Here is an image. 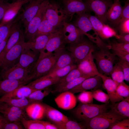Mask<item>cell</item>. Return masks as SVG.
Returning a JSON list of instances; mask_svg holds the SVG:
<instances>
[{
    "label": "cell",
    "mask_w": 129,
    "mask_h": 129,
    "mask_svg": "<svg viewBox=\"0 0 129 129\" xmlns=\"http://www.w3.org/2000/svg\"><path fill=\"white\" fill-rule=\"evenodd\" d=\"M0 113L9 122L21 121L23 118H26L24 109L3 102H0Z\"/></svg>",
    "instance_id": "12"
},
{
    "label": "cell",
    "mask_w": 129,
    "mask_h": 129,
    "mask_svg": "<svg viewBox=\"0 0 129 129\" xmlns=\"http://www.w3.org/2000/svg\"><path fill=\"white\" fill-rule=\"evenodd\" d=\"M102 81L98 75L87 78L80 84L68 91L75 94V93L99 88L102 85Z\"/></svg>",
    "instance_id": "20"
},
{
    "label": "cell",
    "mask_w": 129,
    "mask_h": 129,
    "mask_svg": "<svg viewBox=\"0 0 129 129\" xmlns=\"http://www.w3.org/2000/svg\"><path fill=\"white\" fill-rule=\"evenodd\" d=\"M75 63V60L72 55L68 51L65 49L48 74Z\"/></svg>",
    "instance_id": "26"
},
{
    "label": "cell",
    "mask_w": 129,
    "mask_h": 129,
    "mask_svg": "<svg viewBox=\"0 0 129 129\" xmlns=\"http://www.w3.org/2000/svg\"><path fill=\"white\" fill-rule=\"evenodd\" d=\"M88 16L95 32L102 38L104 23L97 17L89 15Z\"/></svg>",
    "instance_id": "41"
},
{
    "label": "cell",
    "mask_w": 129,
    "mask_h": 129,
    "mask_svg": "<svg viewBox=\"0 0 129 129\" xmlns=\"http://www.w3.org/2000/svg\"><path fill=\"white\" fill-rule=\"evenodd\" d=\"M59 28H56L50 24L45 18L44 15L43 18L37 30L35 38L40 35L54 33L57 31Z\"/></svg>",
    "instance_id": "34"
},
{
    "label": "cell",
    "mask_w": 129,
    "mask_h": 129,
    "mask_svg": "<svg viewBox=\"0 0 129 129\" xmlns=\"http://www.w3.org/2000/svg\"><path fill=\"white\" fill-rule=\"evenodd\" d=\"M83 75L82 73L77 68L75 69L64 76L61 78L58 82L54 85V89L52 90H56L64 86L74 79Z\"/></svg>",
    "instance_id": "31"
},
{
    "label": "cell",
    "mask_w": 129,
    "mask_h": 129,
    "mask_svg": "<svg viewBox=\"0 0 129 129\" xmlns=\"http://www.w3.org/2000/svg\"><path fill=\"white\" fill-rule=\"evenodd\" d=\"M49 87L43 90H38L33 92L27 97L31 103L34 102H41L43 98L48 96L52 91Z\"/></svg>",
    "instance_id": "33"
},
{
    "label": "cell",
    "mask_w": 129,
    "mask_h": 129,
    "mask_svg": "<svg viewBox=\"0 0 129 129\" xmlns=\"http://www.w3.org/2000/svg\"><path fill=\"white\" fill-rule=\"evenodd\" d=\"M40 54L39 52L31 50L24 43L19 61L17 64L28 70L37 60Z\"/></svg>",
    "instance_id": "21"
},
{
    "label": "cell",
    "mask_w": 129,
    "mask_h": 129,
    "mask_svg": "<svg viewBox=\"0 0 129 129\" xmlns=\"http://www.w3.org/2000/svg\"><path fill=\"white\" fill-rule=\"evenodd\" d=\"M113 2V0H85L84 3L89 11L94 12L97 17L106 24L107 22V13Z\"/></svg>",
    "instance_id": "9"
},
{
    "label": "cell",
    "mask_w": 129,
    "mask_h": 129,
    "mask_svg": "<svg viewBox=\"0 0 129 129\" xmlns=\"http://www.w3.org/2000/svg\"><path fill=\"white\" fill-rule=\"evenodd\" d=\"M45 0H31L25 6L22 13L19 15L18 20L24 28L36 14L43 2Z\"/></svg>",
    "instance_id": "10"
},
{
    "label": "cell",
    "mask_w": 129,
    "mask_h": 129,
    "mask_svg": "<svg viewBox=\"0 0 129 129\" xmlns=\"http://www.w3.org/2000/svg\"><path fill=\"white\" fill-rule=\"evenodd\" d=\"M77 67V65L73 64L58 69L42 77L48 78H61L67 75L71 70Z\"/></svg>",
    "instance_id": "35"
},
{
    "label": "cell",
    "mask_w": 129,
    "mask_h": 129,
    "mask_svg": "<svg viewBox=\"0 0 129 129\" xmlns=\"http://www.w3.org/2000/svg\"><path fill=\"white\" fill-rule=\"evenodd\" d=\"M0 102L7 103L13 106L24 109L31 103L27 98H7L2 100Z\"/></svg>",
    "instance_id": "36"
},
{
    "label": "cell",
    "mask_w": 129,
    "mask_h": 129,
    "mask_svg": "<svg viewBox=\"0 0 129 129\" xmlns=\"http://www.w3.org/2000/svg\"><path fill=\"white\" fill-rule=\"evenodd\" d=\"M109 103L98 104L79 102L72 112L77 120L85 124L91 118L107 111L109 109Z\"/></svg>",
    "instance_id": "2"
},
{
    "label": "cell",
    "mask_w": 129,
    "mask_h": 129,
    "mask_svg": "<svg viewBox=\"0 0 129 129\" xmlns=\"http://www.w3.org/2000/svg\"><path fill=\"white\" fill-rule=\"evenodd\" d=\"M92 92L93 98L97 101L105 103H109V98L108 94L99 88L92 90Z\"/></svg>",
    "instance_id": "42"
},
{
    "label": "cell",
    "mask_w": 129,
    "mask_h": 129,
    "mask_svg": "<svg viewBox=\"0 0 129 129\" xmlns=\"http://www.w3.org/2000/svg\"><path fill=\"white\" fill-rule=\"evenodd\" d=\"M28 70L16 64L9 68L0 71V79L25 81L28 82Z\"/></svg>",
    "instance_id": "13"
},
{
    "label": "cell",
    "mask_w": 129,
    "mask_h": 129,
    "mask_svg": "<svg viewBox=\"0 0 129 129\" xmlns=\"http://www.w3.org/2000/svg\"><path fill=\"white\" fill-rule=\"evenodd\" d=\"M28 83L25 81L0 79V96L1 97Z\"/></svg>",
    "instance_id": "23"
},
{
    "label": "cell",
    "mask_w": 129,
    "mask_h": 129,
    "mask_svg": "<svg viewBox=\"0 0 129 129\" xmlns=\"http://www.w3.org/2000/svg\"><path fill=\"white\" fill-rule=\"evenodd\" d=\"M53 33L38 36L32 41L25 42V45L31 50L40 53L44 48Z\"/></svg>",
    "instance_id": "24"
},
{
    "label": "cell",
    "mask_w": 129,
    "mask_h": 129,
    "mask_svg": "<svg viewBox=\"0 0 129 129\" xmlns=\"http://www.w3.org/2000/svg\"><path fill=\"white\" fill-rule=\"evenodd\" d=\"M21 2L9 3L5 1L0 3V21L2 20L5 15L8 12L16 8Z\"/></svg>",
    "instance_id": "39"
},
{
    "label": "cell",
    "mask_w": 129,
    "mask_h": 129,
    "mask_svg": "<svg viewBox=\"0 0 129 129\" xmlns=\"http://www.w3.org/2000/svg\"><path fill=\"white\" fill-rule=\"evenodd\" d=\"M62 9L67 19L70 17L71 19L74 14L86 13L89 11L86 4L82 0H62Z\"/></svg>",
    "instance_id": "14"
},
{
    "label": "cell",
    "mask_w": 129,
    "mask_h": 129,
    "mask_svg": "<svg viewBox=\"0 0 129 129\" xmlns=\"http://www.w3.org/2000/svg\"><path fill=\"white\" fill-rule=\"evenodd\" d=\"M77 14V16L73 24L74 25L83 32L87 33L91 30L94 31L88 14L86 13H82Z\"/></svg>",
    "instance_id": "29"
},
{
    "label": "cell",
    "mask_w": 129,
    "mask_h": 129,
    "mask_svg": "<svg viewBox=\"0 0 129 129\" xmlns=\"http://www.w3.org/2000/svg\"><path fill=\"white\" fill-rule=\"evenodd\" d=\"M25 129L20 121H7L5 124L3 128V129Z\"/></svg>",
    "instance_id": "50"
},
{
    "label": "cell",
    "mask_w": 129,
    "mask_h": 129,
    "mask_svg": "<svg viewBox=\"0 0 129 129\" xmlns=\"http://www.w3.org/2000/svg\"><path fill=\"white\" fill-rule=\"evenodd\" d=\"M63 32L66 44L76 42L83 37L82 32L73 24L64 21L62 23Z\"/></svg>",
    "instance_id": "17"
},
{
    "label": "cell",
    "mask_w": 129,
    "mask_h": 129,
    "mask_svg": "<svg viewBox=\"0 0 129 129\" xmlns=\"http://www.w3.org/2000/svg\"><path fill=\"white\" fill-rule=\"evenodd\" d=\"M6 0H0V3L5 1Z\"/></svg>",
    "instance_id": "59"
},
{
    "label": "cell",
    "mask_w": 129,
    "mask_h": 129,
    "mask_svg": "<svg viewBox=\"0 0 129 129\" xmlns=\"http://www.w3.org/2000/svg\"><path fill=\"white\" fill-rule=\"evenodd\" d=\"M110 75L112 79L118 84L124 81V80L123 72L118 63L114 66Z\"/></svg>",
    "instance_id": "40"
},
{
    "label": "cell",
    "mask_w": 129,
    "mask_h": 129,
    "mask_svg": "<svg viewBox=\"0 0 129 129\" xmlns=\"http://www.w3.org/2000/svg\"><path fill=\"white\" fill-rule=\"evenodd\" d=\"M49 3V0H45L36 14L28 23L24 31L25 42L32 41L34 39L37 30L43 18L46 8Z\"/></svg>",
    "instance_id": "7"
},
{
    "label": "cell",
    "mask_w": 129,
    "mask_h": 129,
    "mask_svg": "<svg viewBox=\"0 0 129 129\" xmlns=\"http://www.w3.org/2000/svg\"><path fill=\"white\" fill-rule=\"evenodd\" d=\"M8 121L1 114H0V129H3L4 126Z\"/></svg>",
    "instance_id": "56"
},
{
    "label": "cell",
    "mask_w": 129,
    "mask_h": 129,
    "mask_svg": "<svg viewBox=\"0 0 129 129\" xmlns=\"http://www.w3.org/2000/svg\"><path fill=\"white\" fill-rule=\"evenodd\" d=\"M45 129H58V127L54 124L46 121H42Z\"/></svg>",
    "instance_id": "55"
},
{
    "label": "cell",
    "mask_w": 129,
    "mask_h": 129,
    "mask_svg": "<svg viewBox=\"0 0 129 129\" xmlns=\"http://www.w3.org/2000/svg\"><path fill=\"white\" fill-rule=\"evenodd\" d=\"M62 26L57 32L52 33L44 48L40 52L38 58L49 55L62 49L65 48Z\"/></svg>",
    "instance_id": "6"
},
{
    "label": "cell",
    "mask_w": 129,
    "mask_h": 129,
    "mask_svg": "<svg viewBox=\"0 0 129 129\" xmlns=\"http://www.w3.org/2000/svg\"><path fill=\"white\" fill-rule=\"evenodd\" d=\"M58 107L64 110H69L75 108L77 99L74 94L68 91L61 92L54 99Z\"/></svg>",
    "instance_id": "19"
},
{
    "label": "cell",
    "mask_w": 129,
    "mask_h": 129,
    "mask_svg": "<svg viewBox=\"0 0 129 129\" xmlns=\"http://www.w3.org/2000/svg\"><path fill=\"white\" fill-rule=\"evenodd\" d=\"M118 35L114 30L108 25L104 23L102 38L107 39L113 37H115L117 38Z\"/></svg>",
    "instance_id": "45"
},
{
    "label": "cell",
    "mask_w": 129,
    "mask_h": 129,
    "mask_svg": "<svg viewBox=\"0 0 129 129\" xmlns=\"http://www.w3.org/2000/svg\"><path fill=\"white\" fill-rule=\"evenodd\" d=\"M128 19H129V2L128 0L125 2L123 7L121 18L117 26L120 23Z\"/></svg>",
    "instance_id": "52"
},
{
    "label": "cell",
    "mask_w": 129,
    "mask_h": 129,
    "mask_svg": "<svg viewBox=\"0 0 129 129\" xmlns=\"http://www.w3.org/2000/svg\"><path fill=\"white\" fill-rule=\"evenodd\" d=\"M107 46L109 49L122 50L129 53V43L115 42L111 43Z\"/></svg>",
    "instance_id": "44"
},
{
    "label": "cell",
    "mask_w": 129,
    "mask_h": 129,
    "mask_svg": "<svg viewBox=\"0 0 129 129\" xmlns=\"http://www.w3.org/2000/svg\"><path fill=\"white\" fill-rule=\"evenodd\" d=\"M25 129H45L40 120L32 119L28 120L23 118L21 121Z\"/></svg>",
    "instance_id": "38"
},
{
    "label": "cell",
    "mask_w": 129,
    "mask_h": 129,
    "mask_svg": "<svg viewBox=\"0 0 129 129\" xmlns=\"http://www.w3.org/2000/svg\"><path fill=\"white\" fill-rule=\"evenodd\" d=\"M26 0H6V1H10L12 2H16L22 1Z\"/></svg>",
    "instance_id": "58"
},
{
    "label": "cell",
    "mask_w": 129,
    "mask_h": 129,
    "mask_svg": "<svg viewBox=\"0 0 129 129\" xmlns=\"http://www.w3.org/2000/svg\"><path fill=\"white\" fill-rule=\"evenodd\" d=\"M65 49H60L49 55L38 58L28 69L29 81L33 79L36 80L48 74Z\"/></svg>",
    "instance_id": "1"
},
{
    "label": "cell",
    "mask_w": 129,
    "mask_h": 129,
    "mask_svg": "<svg viewBox=\"0 0 129 129\" xmlns=\"http://www.w3.org/2000/svg\"><path fill=\"white\" fill-rule=\"evenodd\" d=\"M26 113L32 119L40 120L45 116V108L41 102H34L29 104L25 108Z\"/></svg>",
    "instance_id": "25"
},
{
    "label": "cell",
    "mask_w": 129,
    "mask_h": 129,
    "mask_svg": "<svg viewBox=\"0 0 129 129\" xmlns=\"http://www.w3.org/2000/svg\"><path fill=\"white\" fill-rule=\"evenodd\" d=\"M106 14L107 22L117 27L121 18L123 7L119 0H113Z\"/></svg>",
    "instance_id": "22"
},
{
    "label": "cell",
    "mask_w": 129,
    "mask_h": 129,
    "mask_svg": "<svg viewBox=\"0 0 129 129\" xmlns=\"http://www.w3.org/2000/svg\"><path fill=\"white\" fill-rule=\"evenodd\" d=\"M117 27L120 34L129 33V19L120 23Z\"/></svg>",
    "instance_id": "51"
},
{
    "label": "cell",
    "mask_w": 129,
    "mask_h": 129,
    "mask_svg": "<svg viewBox=\"0 0 129 129\" xmlns=\"http://www.w3.org/2000/svg\"><path fill=\"white\" fill-rule=\"evenodd\" d=\"M45 108V116L59 129H65L66 123L69 120L67 117L54 108L43 103Z\"/></svg>",
    "instance_id": "15"
},
{
    "label": "cell",
    "mask_w": 129,
    "mask_h": 129,
    "mask_svg": "<svg viewBox=\"0 0 129 129\" xmlns=\"http://www.w3.org/2000/svg\"><path fill=\"white\" fill-rule=\"evenodd\" d=\"M108 48H102L93 54L99 69L105 75H109L113 69L116 55Z\"/></svg>",
    "instance_id": "5"
},
{
    "label": "cell",
    "mask_w": 129,
    "mask_h": 129,
    "mask_svg": "<svg viewBox=\"0 0 129 129\" xmlns=\"http://www.w3.org/2000/svg\"><path fill=\"white\" fill-rule=\"evenodd\" d=\"M117 91L118 94L124 98L129 96V86L124 81L119 84Z\"/></svg>",
    "instance_id": "46"
},
{
    "label": "cell",
    "mask_w": 129,
    "mask_h": 129,
    "mask_svg": "<svg viewBox=\"0 0 129 129\" xmlns=\"http://www.w3.org/2000/svg\"><path fill=\"white\" fill-rule=\"evenodd\" d=\"M113 53L119 59L129 62V53L120 50H113Z\"/></svg>",
    "instance_id": "53"
},
{
    "label": "cell",
    "mask_w": 129,
    "mask_h": 129,
    "mask_svg": "<svg viewBox=\"0 0 129 129\" xmlns=\"http://www.w3.org/2000/svg\"><path fill=\"white\" fill-rule=\"evenodd\" d=\"M18 16L19 15L5 22L0 26V43L11 33L13 24L18 19Z\"/></svg>",
    "instance_id": "32"
},
{
    "label": "cell",
    "mask_w": 129,
    "mask_h": 129,
    "mask_svg": "<svg viewBox=\"0 0 129 129\" xmlns=\"http://www.w3.org/2000/svg\"><path fill=\"white\" fill-rule=\"evenodd\" d=\"M61 78H48L41 77L30 82L27 85L36 90H43L57 84Z\"/></svg>",
    "instance_id": "27"
},
{
    "label": "cell",
    "mask_w": 129,
    "mask_h": 129,
    "mask_svg": "<svg viewBox=\"0 0 129 129\" xmlns=\"http://www.w3.org/2000/svg\"><path fill=\"white\" fill-rule=\"evenodd\" d=\"M65 129H86V127L84 123L69 120L65 124Z\"/></svg>",
    "instance_id": "48"
},
{
    "label": "cell",
    "mask_w": 129,
    "mask_h": 129,
    "mask_svg": "<svg viewBox=\"0 0 129 129\" xmlns=\"http://www.w3.org/2000/svg\"><path fill=\"white\" fill-rule=\"evenodd\" d=\"M65 49L71 54L75 63L78 64L91 50H94L93 43L83 37L77 42L67 44Z\"/></svg>",
    "instance_id": "4"
},
{
    "label": "cell",
    "mask_w": 129,
    "mask_h": 129,
    "mask_svg": "<svg viewBox=\"0 0 129 129\" xmlns=\"http://www.w3.org/2000/svg\"><path fill=\"white\" fill-rule=\"evenodd\" d=\"M126 118L109 109L106 112L91 118L85 124L86 129H108L114 123Z\"/></svg>",
    "instance_id": "3"
},
{
    "label": "cell",
    "mask_w": 129,
    "mask_h": 129,
    "mask_svg": "<svg viewBox=\"0 0 129 129\" xmlns=\"http://www.w3.org/2000/svg\"><path fill=\"white\" fill-rule=\"evenodd\" d=\"M44 16L49 23L59 29L62 26V23L67 18L62 8L56 3H49L46 7Z\"/></svg>",
    "instance_id": "8"
},
{
    "label": "cell",
    "mask_w": 129,
    "mask_h": 129,
    "mask_svg": "<svg viewBox=\"0 0 129 129\" xmlns=\"http://www.w3.org/2000/svg\"><path fill=\"white\" fill-rule=\"evenodd\" d=\"M36 90H38L32 88L27 85H23L1 97L0 98V101L7 98H27L31 93Z\"/></svg>",
    "instance_id": "28"
},
{
    "label": "cell",
    "mask_w": 129,
    "mask_h": 129,
    "mask_svg": "<svg viewBox=\"0 0 129 129\" xmlns=\"http://www.w3.org/2000/svg\"><path fill=\"white\" fill-rule=\"evenodd\" d=\"M117 39L119 42L129 43V33L119 34Z\"/></svg>",
    "instance_id": "54"
},
{
    "label": "cell",
    "mask_w": 129,
    "mask_h": 129,
    "mask_svg": "<svg viewBox=\"0 0 129 129\" xmlns=\"http://www.w3.org/2000/svg\"><path fill=\"white\" fill-rule=\"evenodd\" d=\"M77 98L80 102L84 103H92L93 102V98L91 91L81 92L78 96Z\"/></svg>",
    "instance_id": "43"
},
{
    "label": "cell",
    "mask_w": 129,
    "mask_h": 129,
    "mask_svg": "<svg viewBox=\"0 0 129 129\" xmlns=\"http://www.w3.org/2000/svg\"><path fill=\"white\" fill-rule=\"evenodd\" d=\"M109 129H129V119L126 118L118 121L112 124Z\"/></svg>",
    "instance_id": "47"
},
{
    "label": "cell",
    "mask_w": 129,
    "mask_h": 129,
    "mask_svg": "<svg viewBox=\"0 0 129 129\" xmlns=\"http://www.w3.org/2000/svg\"><path fill=\"white\" fill-rule=\"evenodd\" d=\"M118 103H109V109L118 114L126 118H129V96Z\"/></svg>",
    "instance_id": "30"
},
{
    "label": "cell",
    "mask_w": 129,
    "mask_h": 129,
    "mask_svg": "<svg viewBox=\"0 0 129 129\" xmlns=\"http://www.w3.org/2000/svg\"><path fill=\"white\" fill-rule=\"evenodd\" d=\"M25 40L15 45L9 51L5 56L0 68V71L11 67L19 62Z\"/></svg>",
    "instance_id": "11"
},
{
    "label": "cell",
    "mask_w": 129,
    "mask_h": 129,
    "mask_svg": "<svg viewBox=\"0 0 129 129\" xmlns=\"http://www.w3.org/2000/svg\"><path fill=\"white\" fill-rule=\"evenodd\" d=\"M89 78V77L88 76L83 75L76 78L58 89L54 91L52 90L51 93H61L69 91L80 84L86 79Z\"/></svg>",
    "instance_id": "37"
},
{
    "label": "cell",
    "mask_w": 129,
    "mask_h": 129,
    "mask_svg": "<svg viewBox=\"0 0 129 129\" xmlns=\"http://www.w3.org/2000/svg\"><path fill=\"white\" fill-rule=\"evenodd\" d=\"M11 33L9 35L4 41L0 43V53L6 44Z\"/></svg>",
    "instance_id": "57"
},
{
    "label": "cell",
    "mask_w": 129,
    "mask_h": 129,
    "mask_svg": "<svg viewBox=\"0 0 129 129\" xmlns=\"http://www.w3.org/2000/svg\"><path fill=\"white\" fill-rule=\"evenodd\" d=\"M5 22L2 21V22L0 23V26L2 25Z\"/></svg>",
    "instance_id": "60"
},
{
    "label": "cell",
    "mask_w": 129,
    "mask_h": 129,
    "mask_svg": "<svg viewBox=\"0 0 129 129\" xmlns=\"http://www.w3.org/2000/svg\"><path fill=\"white\" fill-rule=\"evenodd\" d=\"M100 76L103 82L102 86L107 91L111 103H115L124 99L117 93V88L119 84L113 80L110 77L105 75L101 74Z\"/></svg>",
    "instance_id": "16"
},
{
    "label": "cell",
    "mask_w": 129,
    "mask_h": 129,
    "mask_svg": "<svg viewBox=\"0 0 129 129\" xmlns=\"http://www.w3.org/2000/svg\"><path fill=\"white\" fill-rule=\"evenodd\" d=\"M118 63L121 66L123 72L124 80L129 81V62L119 59Z\"/></svg>",
    "instance_id": "49"
},
{
    "label": "cell",
    "mask_w": 129,
    "mask_h": 129,
    "mask_svg": "<svg viewBox=\"0 0 129 129\" xmlns=\"http://www.w3.org/2000/svg\"><path fill=\"white\" fill-rule=\"evenodd\" d=\"M94 51H91L88 55L77 65V68L83 75L89 77L100 75L101 74L98 71L94 62L92 54Z\"/></svg>",
    "instance_id": "18"
}]
</instances>
